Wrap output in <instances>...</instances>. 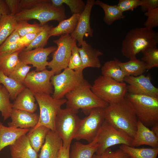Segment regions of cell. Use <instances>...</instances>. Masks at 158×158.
<instances>
[{"mask_svg": "<svg viewBox=\"0 0 158 158\" xmlns=\"http://www.w3.org/2000/svg\"><path fill=\"white\" fill-rule=\"evenodd\" d=\"M104 116L105 120L108 123L133 138L136 131L138 119L131 104L126 97L109 103L104 108Z\"/></svg>", "mask_w": 158, "mask_h": 158, "instance_id": "6da1fadb", "label": "cell"}, {"mask_svg": "<svg viewBox=\"0 0 158 158\" xmlns=\"http://www.w3.org/2000/svg\"><path fill=\"white\" fill-rule=\"evenodd\" d=\"M158 42L156 31L145 27L133 28L128 32L122 41L121 52L128 59H135L140 52L157 46Z\"/></svg>", "mask_w": 158, "mask_h": 158, "instance_id": "7a4b0ae2", "label": "cell"}, {"mask_svg": "<svg viewBox=\"0 0 158 158\" xmlns=\"http://www.w3.org/2000/svg\"><path fill=\"white\" fill-rule=\"evenodd\" d=\"M91 85L85 80L80 86L66 95V107L77 113L81 109L88 115L96 108H105L109 103L98 97L91 90Z\"/></svg>", "mask_w": 158, "mask_h": 158, "instance_id": "3957f363", "label": "cell"}, {"mask_svg": "<svg viewBox=\"0 0 158 158\" xmlns=\"http://www.w3.org/2000/svg\"><path fill=\"white\" fill-rule=\"evenodd\" d=\"M62 6L56 8L52 6L50 0H42L31 9L22 10L15 16L17 21L36 19L42 25L51 20H56L59 22L66 18Z\"/></svg>", "mask_w": 158, "mask_h": 158, "instance_id": "277c9868", "label": "cell"}, {"mask_svg": "<svg viewBox=\"0 0 158 158\" xmlns=\"http://www.w3.org/2000/svg\"><path fill=\"white\" fill-rule=\"evenodd\" d=\"M125 97L131 104L138 120L147 127L158 123V97L130 93Z\"/></svg>", "mask_w": 158, "mask_h": 158, "instance_id": "5b68a950", "label": "cell"}, {"mask_svg": "<svg viewBox=\"0 0 158 158\" xmlns=\"http://www.w3.org/2000/svg\"><path fill=\"white\" fill-rule=\"evenodd\" d=\"M34 95L39 106L40 114L37 124L31 129L44 126L55 131L56 117L61 109V106L66 103V99H56L50 95L43 93H35Z\"/></svg>", "mask_w": 158, "mask_h": 158, "instance_id": "8992f818", "label": "cell"}, {"mask_svg": "<svg viewBox=\"0 0 158 158\" xmlns=\"http://www.w3.org/2000/svg\"><path fill=\"white\" fill-rule=\"evenodd\" d=\"M91 89L98 97L109 104L124 98L127 92L126 83L103 75L95 80Z\"/></svg>", "mask_w": 158, "mask_h": 158, "instance_id": "52a82bcc", "label": "cell"}, {"mask_svg": "<svg viewBox=\"0 0 158 158\" xmlns=\"http://www.w3.org/2000/svg\"><path fill=\"white\" fill-rule=\"evenodd\" d=\"M50 80L54 87L52 97L58 99L64 98L66 94L85 80L83 72L76 71L68 67L63 72L52 76Z\"/></svg>", "mask_w": 158, "mask_h": 158, "instance_id": "ba28073f", "label": "cell"}, {"mask_svg": "<svg viewBox=\"0 0 158 158\" xmlns=\"http://www.w3.org/2000/svg\"><path fill=\"white\" fill-rule=\"evenodd\" d=\"M73 110L61 109L55 121V131L61 138L63 145L70 146L81 119Z\"/></svg>", "mask_w": 158, "mask_h": 158, "instance_id": "9c48e42d", "label": "cell"}, {"mask_svg": "<svg viewBox=\"0 0 158 158\" xmlns=\"http://www.w3.org/2000/svg\"><path fill=\"white\" fill-rule=\"evenodd\" d=\"M95 138L98 145L95 153L99 154L111 147L117 145L131 146L133 139L125 132L115 128L104 120Z\"/></svg>", "mask_w": 158, "mask_h": 158, "instance_id": "30bf717a", "label": "cell"}, {"mask_svg": "<svg viewBox=\"0 0 158 158\" xmlns=\"http://www.w3.org/2000/svg\"><path fill=\"white\" fill-rule=\"evenodd\" d=\"M104 120V108L93 109L87 116L81 120L73 139L92 142Z\"/></svg>", "mask_w": 158, "mask_h": 158, "instance_id": "8fae6325", "label": "cell"}, {"mask_svg": "<svg viewBox=\"0 0 158 158\" xmlns=\"http://www.w3.org/2000/svg\"><path fill=\"white\" fill-rule=\"evenodd\" d=\"M53 42L57 47L54 52L52 59L49 62L47 67L55 75L68 67L72 48L77 42L68 34L62 35Z\"/></svg>", "mask_w": 158, "mask_h": 158, "instance_id": "7c38bea8", "label": "cell"}, {"mask_svg": "<svg viewBox=\"0 0 158 158\" xmlns=\"http://www.w3.org/2000/svg\"><path fill=\"white\" fill-rule=\"evenodd\" d=\"M54 75L52 70L47 69L40 72L32 71L27 74L23 84L34 94L50 95L54 91L50 79Z\"/></svg>", "mask_w": 158, "mask_h": 158, "instance_id": "4fadbf2b", "label": "cell"}, {"mask_svg": "<svg viewBox=\"0 0 158 158\" xmlns=\"http://www.w3.org/2000/svg\"><path fill=\"white\" fill-rule=\"evenodd\" d=\"M56 48V47L51 46L37 48L26 51L22 50L19 54V59L26 64L32 65V67L35 68V71H41L46 69L49 64L48 56Z\"/></svg>", "mask_w": 158, "mask_h": 158, "instance_id": "5bb4252c", "label": "cell"}, {"mask_svg": "<svg viewBox=\"0 0 158 158\" xmlns=\"http://www.w3.org/2000/svg\"><path fill=\"white\" fill-rule=\"evenodd\" d=\"M150 75L143 74L137 76H125L123 82L127 83V91L129 93L143 95L158 97V88L151 82Z\"/></svg>", "mask_w": 158, "mask_h": 158, "instance_id": "9a60e30c", "label": "cell"}, {"mask_svg": "<svg viewBox=\"0 0 158 158\" xmlns=\"http://www.w3.org/2000/svg\"><path fill=\"white\" fill-rule=\"evenodd\" d=\"M94 0H87L85 8L80 14L76 27L70 34L71 37L80 46L83 41L84 37H92L93 30L90 26V19L92 7L95 5Z\"/></svg>", "mask_w": 158, "mask_h": 158, "instance_id": "2e32d148", "label": "cell"}, {"mask_svg": "<svg viewBox=\"0 0 158 158\" xmlns=\"http://www.w3.org/2000/svg\"><path fill=\"white\" fill-rule=\"evenodd\" d=\"M8 126L21 128H33L37 124L39 116L36 113L13 109Z\"/></svg>", "mask_w": 158, "mask_h": 158, "instance_id": "e0dca14e", "label": "cell"}, {"mask_svg": "<svg viewBox=\"0 0 158 158\" xmlns=\"http://www.w3.org/2000/svg\"><path fill=\"white\" fill-rule=\"evenodd\" d=\"M145 145L152 148H158V137L147 127L138 120L137 130L133 138L131 146Z\"/></svg>", "mask_w": 158, "mask_h": 158, "instance_id": "ac0fdd59", "label": "cell"}, {"mask_svg": "<svg viewBox=\"0 0 158 158\" xmlns=\"http://www.w3.org/2000/svg\"><path fill=\"white\" fill-rule=\"evenodd\" d=\"M62 146V140L58 134L49 130L41 148L39 158H56Z\"/></svg>", "mask_w": 158, "mask_h": 158, "instance_id": "d6986e66", "label": "cell"}, {"mask_svg": "<svg viewBox=\"0 0 158 158\" xmlns=\"http://www.w3.org/2000/svg\"><path fill=\"white\" fill-rule=\"evenodd\" d=\"M9 146L12 158H38L37 153L32 147L26 134L20 136Z\"/></svg>", "mask_w": 158, "mask_h": 158, "instance_id": "ffe728a7", "label": "cell"}, {"mask_svg": "<svg viewBox=\"0 0 158 158\" xmlns=\"http://www.w3.org/2000/svg\"><path fill=\"white\" fill-rule=\"evenodd\" d=\"M79 48V51L81 58L83 70L91 67L99 68L101 64L99 57L103 55V53L99 49L93 48L84 40Z\"/></svg>", "mask_w": 158, "mask_h": 158, "instance_id": "44dd1931", "label": "cell"}, {"mask_svg": "<svg viewBox=\"0 0 158 158\" xmlns=\"http://www.w3.org/2000/svg\"><path fill=\"white\" fill-rule=\"evenodd\" d=\"M34 94L25 87L17 96L13 104V109L34 113L37 109Z\"/></svg>", "mask_w": 158, "mask_h": 158, "instance_id": "7402d4cb", "label": "cell"}, {"mask_svg": "<svg viewBox=\"0 0 158 158\" xmlns=\"http://www.w3.org/2000/svg\"><path fill=\"white\" fill-rule=\"evenodd\" d=\"M29 130L28 128L6 126L0 121V152L7 146L13 144L18 138L26 134Z\"/></svg>", "mask_w": 158, "mask_h": 158, "instance_id": "603a6c76", "label": "cell"}, {"mask_svg": "<svg viewBox=\"0 0 158 158\" xmlns=\"http://www.w3.org/2000/svg\"><path fill=\"white\" fill-rule=\"evenodd\" d=\"M98 147L96 139L91 142L84 144L79 142H75L72 146L70 152L69 158H92Z\"/></svg>", "mask_w": 158, "mask_h": 158, "instance_id": "cb8c5ba5", "label": "cell"}, {"mask_svg": "<svg viewBox=\"0 0 158 158\" xmlns=\"http://www.w3.org/2000/svg\"><path fill=\"white\" fill-rule=\"evenodd\" d=\"M79 15L78 14H73L69 18L59 22L56 26H52L49 32V37L52 36L71 34L76 27Z\"/></svg>", "mask_w": 158, "mask_h": 158, "instance_id": "d4e9b609", "label": "cell"}, {"mask_svg": "<svg viewBox=\"0 0 158 158\" xmlns=\"http://www.w3.org/2000/svg\"><path fill=\"white\" fill-rule=\"evenodd\" d=\"M118 62L126 76H137L143 74L147 71L145 63L137 58L126 62H121L118 60Z\"/></svg>", "mask_w": 158, "mask_h": 158, "instance_id": "484cf974", "label": "cell"}, {"mask_svg": "<svg viewBox=\"0 0 158 158\" xmlns=\"http://www.w3.org/2000/svg\"><path fill=\"white\" fill-rule=\"evenodd\" d=\"M95 5L100 6L104 10V16L103 20L108 25H111L115 21L125 18L117 5H109L99 0L95 1Z\"/></svg>", "mask_w": 158, "mask_h": 158, "instance_id": "4316f807", "label": "cell"}, {"mask_svg": "<svg viewBox=\"0 0 158 158\" xmlns=\"http://www.w3.org/2000/svg\"><path fill=\"white\" fill-rule=\"evenodd\" d=\"M50 130L44 126H40L34 129H30L27 135L33 149L37 153L44 144L46 136Z\"/></svg>", "mask_w": 158, "mask_h": 158, "instance_id": "83f0119b", "label": "cell"}, {"mask_svg": "<svg viewBox=\"0 0 158 158\" xmlns=\"http://www.w3.org/2000/svg\"><path fill=\"white\" fill-rule=\"evenodd\" d=\"M119 148L126 153L130 158H157L158 148H135L121 145Z\"/></svg>", "mask_w": 158, "mask_h": 158, "instance_id": "f1b7e54d", "label": "cell"}, {"mask_svg": "<svg viewBox=\"0 0 158 158\" xmlns=\"http://www.w3.org/2000/svg\"><path fill=\"white\" fill-rule=\"evenodd\" d=\"M118 60L107 61L101 67L102 75L120 82H124L125 75L118 65Z\"/></svg>", "mask_w": 158, "mask_h": 158, "instance_id": "f546056e", "label": "cell"}, {"mask_svg": "<svg viewBox=\"0 0 158 158\" xmlns=\"http://www.w3.org/2000/svg\"><path fill=\"white\" fill-rule=\"evenodd\" d=\"M18 22L15 15L3 16L0 18V46L15 30Z\"/></svg>", "mask_w": 158, "mask_h": 158, "instance_id": "4dcf8cb0", "label": "cell"}, {"mask_svg": "<svg viewBox=\"0 0 158 158\" xmlns=\"http://www.w3.org/2000/svg\"><path fill=\"white\" fill-rule=\"evenodd\" d=\"M21 51L12 53H0V69L6 76L9 75L20 62L19 54Z\"/></svg>", "mask_w": 158, "mask_h": 158, "instance_id": "1f68e13d", "label": "cell"}, {"mask_svg": "<svg viewBox=\"0 0 158 158\" xmlns=\"http://www.w3.org/2000/svg\"><path fill=\"white\" fill-rule=\"evenodd\" d=\"M2 84L8 91L10 99L15 100L26 87L6 75L0 69V84Z\"/></svg>", "mask_w": 158, "mask_h": 158, "instance_id": "d6a6232c", "label": "cell"}, {"mask_svg": "<svg viewBox=\"0 0 158 158\" xmlns=\"http://www.w3.org/2000/svg\"><path fill=\"white\" fill-rule=\"evenodd\" d=\"M20 37L15 30L0 45V53H12L23 50L24 48L18 42Z\"/></svg>", "mask_w": 158, "mask_h": 158, "instance_id": "836d02e7", "label": "cell"}, {"mask_svg": "<svg viewBox=\"0 0 158 158\" xmlns=\"http://www.w3.org/2000/svg\"><path fill=\"white\" fill-rule=\"evenodd\" d=\"M9 93L3 86L0 87V111L4 121L10 117L13 109V103L10 101Z\"/></svg>", "mask_w": 158, "mask_h": 158, "instance_id": "e575fe53", "label": "cell"}, {"mask_svg": "<svg viewBox=\"0 0 158 158\" xmlns=\"http://www.w3.org/2000/svg\"><path fill=\"white\" fill-rule=\"evenodd\" d=\"M52 25L45 24L43 29L40 32L31 43L23 50L28 51L33 48H44L47 45L49 38V32Z\"/></svg>", "mask_w": 158, "mask_h": 158, "instance_id": "d590c367", "label": "cell"}, {"mask_svg": "<svg viewBox=\"0 0 158 158\" xmlns=\"http://www.w3.org/2000/svg\"><path fill=\"white\" fill-rule=\"evenodd\" d=\"M52 6L59 8L65 4L69 8L73 14H80L83 11L85 4L82 0H51Z\"/></svg>", "mask_w": 158, "mask_h": 158, "instance_id": "8d00e7d4", "label": "cell"}, {"mask_svg": "<svg viewBox=\"0 0 158 158\" xmlns=\"http://www.w3.org/2000/svg\"><path fill=\"white\" fill-rule=\"evenodd\" d=\"M142 52L143 56L141 60L146 64L147 71L158 67V49L157 46L147 49Z\"/></svg>", "mask_w": 158, "mask_h": 158, "instance_id": "74e56055", "label": "cell"}, {"mask_svg": "<svg viewBox=\"0 0 158 158\" xmlns=\"http://www.w3.org/2000/svg\"><path fill=\"white\" fill-rule=\"evenodd\" d=\"M17 22L15 30L20 37L28 33L40 32L43 29L45 25H42L37 23L30 24L26 20Z\"/></svg>", "mask_w": 158, "mask_h": 158, "instance_id": "f35d334b", "label": "cell"}, {"mask_svg": "<svg viewBox=\"0 0 158 158\" xmlns=\"http://www.w3.org/2000/svg\"><path fill=\"white\" fill-rule=\"evenodd\" d=\"M32 67L20 61L8 76L16 82L23 84L27 74Z\"/></svg>", "mask_w": 158, "mask_h": 158, "instance_id": "ab89813d", "label": "cell"}, {"mask_svg": "<svg viewBox=\"0 0 158 158\" xmlns=\"http://www.w3.org/2000/svg\"><path fill=\"white\" fill-rule=\"evenodd\" d=\"M68 68L76 71L83 72L82 63L76 43L72 48Z\"/></svg>", "mask_w": 158, "mask_h": 158, "instance_id": "60d3db41", "label": "cell"}, {"mask_svg": "<svg viewBox=\"0 0 158 158\" xmlns=\"http://www.w3.org/2000/svg\"><path fill=\"white\" fill-rule=\"evenodd\" d=\"M92 158H130L128 155L123 150L119 148L112 151L108 148L99 154H95Z\"/></svg>", "mask_w": 158, "mask_h": 158, "instance_id": "b9f144b4", "label": "cell"}, {"mask_svg": "<svg viewBox=\"0 0 158 158\" xmlns=\"http://www.w3.org/2000/svg\"><path fill=\"white\" fill-rule=\"evenodd\" d=\"M147 18L145 22V27L152 29L158 26V7L150 10L144 13Z\"/></svg>", "mask_w": 158, "mask_h": 158, "instance_id": "7bdbcfd3", "label": "cell"}, {"mask_svg": "<svg viewBox=\"0 0 158 158\" xmlns=\"http://www.w3.org/2000/svg\"><path fill=\"white\" fill-rule=\"evenodd\" d=\"M140 0H119L117 6L123 13L127 11H133L140 6Z\"/></svg>", "mask_w": 158, "mask_h": 158, "instance_id": "ee69618b", "label": "cell"}, {"mask_svg": "<svg viewBox=\"0 0 158 158\" xmlns=\"http://www.w3.org/2000/svg\"><path fill=\"white\" fill-rule=\"evenodd\" d=\"M140 6L142 12H147L158 7V0H140Z\"/></svg>", "mask_w": 158, "mask_h": 158, "instance_id": "f6af8a7d", "label": "cell"}, {"mask_svg": "<svg viewBox=\"0 0 158 158\" xmlns=\"http://www.w3.org/2000/svg\"><path fill=\"white\" fill-rule=\"evenodd\" d=\"M39 32L27 34L24 36L20 37L18 42L25 49L31 43Z\"/></svg>", "mask_w": 158, "mask_h": 158, "instance_id": "bcb514c9", "label": "cell"}, {"mask_svg": "<svg viewBox=\"0 0 158 158\" xmlns=\"http://www.w3.org/2000/svg\"><path fill=\"white\" fill-rule=\"evenodd\" d=\"M20 0H5L11 12L15 15L21 11L20 6Z\"/></svg>", "mask_w": 158, "mask_h": 158, "instance_id": "7dc6e473", "label": "cell"}, {"mask_svg": "<svg viewBox=\"0 0 158 158\" xmlns=\"http://www.w3.org/2000/svg\"><path fill=\"white\" fill-rule=\"evenodd\" d=\"M42 0H20V6L21 10L29 9L34 7Z\"/></svg>", "mask_w": 158, "mask_h": 158, "instance_id": "c3c4849f", "label": "cell"}, {"mask_svg": "<svg viewBox=\"0 0 158 158\" xmlns=\"http://www.w3.org/2000/svg\"><path fill=\"white\" fill-rule=\"evenodd\" d=\"M11 14L5 0H0V18L3 15Z\"/></svg>", "mask_w": 158, "mask_h": 158, "instance_id": "681fc988", "label": "cell"}, {"mask_svg": "<svg viewBox=\"0 0 158 158\" xmlns=\"http://www.w3.org/2000/svg\"><path fill=\"white\" fill-rule=\"evenodd\" d=\"M70 146L65 147L62 146L56 158H69Z\"/></svg>", "mask_w": 158, "mask_h": 158, "instance_id": "f907efd6", "label": "cell"}, {"mask_svg": "<svg viewBox=\"0 0 158 158\" xmlns=\"http://www.w3.org/2000/svg\"><path fill=\"white\" fill-rule=\"evenodd\" d=\"M151 130L157 137H158V123L152 126Z\"/></svg>", "mask_w": 158, "mask_h": 158, "instance_id": "816d5d0a", "label": "cell"}, {"mask_svg": "<svg viewBox=\"0 0 158 158\" xmlns=\"http://www.w3.org/2000/svg\"><path fill=\"white\" fill-rule=\"evenodd\" d=\"M2 85H1V84H0V87H1Z\"/></svg>", "mask_w": 158, "mask_h": 158, "instance_id": "f5cc1de1", "label": "cell"}, {"mask_svg": "<svg viewBox=\"0 0 158 158\" xmlns=\"http://www.w3.org/2000/svg\"></svg>", "mask_w": 158, "mask_h": 158, "instance_id": "db71d44e", "label": "cell"}]
</instances>
